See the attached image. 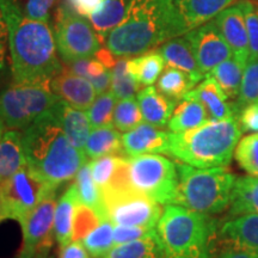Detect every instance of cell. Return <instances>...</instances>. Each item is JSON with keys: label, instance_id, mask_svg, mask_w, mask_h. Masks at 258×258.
<instances>
[{"label": "cell", "instance_id": "30", "mask_svg": "<svg viewBox=\"0 0 258 258\" xmlns=\"http://www.w3.org/2000/svg\"><path fill=\"white\" fill-rule=\"evenodd\" d=\"M74 184H76L77 191H78L79 202L95 209L103 219H108L102 190L99 189V186L96 184L95 179H93L91 167H90V160L86 161L77 172Z\"/></svg>", "mask_w": 258, "mask_h": 258}, {"label": "cell", "instance_id": "18", "mask_svg": "<svg viewBox=\"0 0 258 258\" xmlns=\"http://www.w3.org/2000/svg\"><path fill=\"white\" fill-rule=\"evenodd\" d=\"M182 30L186 32L214 19L237 0H173Z\"/></svg>", "mask_w": 258, "mask_h": 258}, {"label": "cell", "instance_id": "25", "mask_svg": "<svg viewBox=\"0 0 258 258\" xmlns=\"http://www.w3.org/2000/svg\"><path fill=\"white\" fill-rule=\"evenodd\" d=\"M208 120L211 118L202 103L188 92L182 101L177 103L167 128L172 133H180L199 127Z\"/></svg>", "mask_w": 258, "mask_h": 258}, {"label": "cell", "instance_id": "6", "mask_svg": "<svg viewBox=\"0 0 258 258\" xmlns=\"http://www.w3.org/2000/svg\"><path fill=\"white\" fill-rule=\"evenodd\" d=\"M178 185L171 205L206 215L221 213L231 202L235 177L225 166L200 169L177 164Z\"/></svg>", "mask_w": 258, "mask_h": 258}, {"label": "cell", "instance_id": "31", "mask_svg": "<svg viewBox=\"0 0 258 258\" xmlns=\"http://www.w3.org/2000/svg\"><path fill=\"white\" fill-rule=\"evenodd\" d=\"M246 63L232 56L219 63L208 76L217 80L220 88L230 99H238L243 82L244 70Z\"/></svg>", "mask_w": 258, "mask_h": 258}, {"label": "cell", "instance_id": "27", "mask_svg": "<svg viewBox=\"0 0 258 258\" xmlns=\"http://www.w3.org/2000/svg\"><path fill=\"white\" fill-rule=\"evenodd\" d=\"M84 152L89 159H96L104 156H121L123 154L121 132L117 131L114 125L92 128Z\"/></svg>", "mask_w": 258, "mask_h": 258}, {"label": "cell", "instance_id": "20", "mask_svg": "<svg viewBox=\"0 0 258 258\" xmlns=\"http://www.w3.org/2000/svg\"><path fill=\"white\" fill-rule=\"evenodd\" d=\"M221 240L258 254V214L250 213L225 222L219 230Z\"/></svg>", "mask_w": 258, "mask_h": 258}, {"label": "cell", "instance_id": "1", "mask_svg": "<svg viewBox=\"0 0 258 258\" xmlns=\"http://www.w3.org/2000/svg\"><path fill=\"white\" fill-rule=\"evenodd\" d=\"M8 24L14 83L46 84L63 70L49 22L30 19L16 0H0Z\"/></svg>", "mask_w": 258, "mask_h": 258}, {"label": "cell", "instance_id": "33", "mask_svg": "<svg viewBox=\"0 0 258 258\" xmlns=\"http://www.w3.org/2000/svg\"><path fill=\"white\" fill-rule=\"evenodd\" d=\"M196 83L183 71L166 66L159 79L157 80V89L166 97L178 103L188 92L195 88Z\"/></svg>", "mask_w": 258, "mask_h": 258}, {"label": "cell", "instance_id": "47", "mask_svg": "<svg viewBox=\"0 0 258 258\" xmlns=\"http://www.w3.org/2000/svg\"><path fill=\"white\" fill-rule=\"evenodd\" d=\"M104 0H66V5L82 17H89Z\"/></svg>", "mask_w": 258, "mask_h": 258}, {"label": "cell", "instance_id": "48", "mask_svg": "<svg viewBox=\"0 0 258 258\" xmlns=\"http://www.w3.org/2000/svg\"><path fill=\"white\" fill-rule=\"evenodd\" d=\"M221 249L214 258H258V254L235 246L227 241L221 240Z\"/></svg>", "mask_w": 258, "mask_h": 258}, {"label": "cell", "instance_id": "28", "mask_svg": "<svg viewBox=\"0 0 258 258\" xmlns=\"http://www.w3.org/2000/svg\"><path fill=\"white\" fill-rule=\"evenodd\" d=\"M230 217L258 214V177H240L235 179L231 195Z\"/></svg>", "mask_w": 258, "mask_h": 258}, {"label": "cell", "instance_id": "11", "mask_svg": "<svg viewBox=\"0 0 258 258\" xmlns=\"http://www.w3.org/2000/svg\"><path fill=\"white\" fill-rule=\"evenodd\" d=\"M103 200L108 219L116 226L156 228L164 211L160 203L135 190L103 194Z\"/></svg>", "mask_w": 258, "mask_h": 258}, {"label": "cell", "instance_id": "22", "mask_svg": "<svg viewBox=\"0 0 258 258\" xmlns=\"http://www.w3.org/2000/svg\"><path fill=\"white\" fill-rule=\"evenodd\" d=\"M137 101L144 121L158 128L166 127L177 105V102L163 95L153 85L140 90L137 95Z\"/></svg>", "mask_w": 258, "mask_h": 258}, {"label": "cell", "instance_id": "54", "mask_svg": "<svg viewBox=\"0 0 258 258\" xmlns=\"http://www.w3.org/2000/svg\"><path fill=\"white\" fill-rule=\"evenodd\" d=\"M0 222H2V202H0Z\"/></svg>", "mask_w": 258, "mask_h": 258}, {"label": "cell", "instance_id": "5", "mask_svg": "<svg viewBox=\"0 0 258 258\" xmlns=\"http://www.w3.org/2000/svg\"><path fill=\"white\" fill-rule=\"evenodd\" d=\"M156 230L164 258H211L219 238L211 215L177 205H166Z\"/></svg>", "mask_w": 258, "mask_h": 258}, {"label": "cell", "instance_id": "7", "mask_svg": "<svg viewBox=\"0 0 258 258\" xmlns=\"http://www.w3.org/2000/svg\"><path fill=\"white\" fill-rule=\"evenodd\" d=\"M60 99L50 85L14 83L0 93V118L6 129L23 131Z\"/></svg>", "mask_w": 258, "mask_h": 258}, {"label": "cell", "instance_id": "37", "mask_svg": "<svg viewBox=\"0 0 258 258\" xmlns=\"http://www.w3.org/2000/svg\"><path fill=\"white\" fill-rule=\"evenodd\" d=\"M141 122H144V117L135 97L118 99L114 110V127L121 133H125L137 127Z\"/></svg>", "mask_w": 258, "mask_h": 258}, {"label": "cell", "instance_id": "14", "mask_svg": "<svg viewBox=\"0 0 258 258\" xmlns=\"http://www.w3.org/2000/svg\"><path fill=\"white\" fill-rule=\"evenodd\" d=\"M169 146L170 133L145 121L122 135V148L127 158L151 153L169 154Z\"/></svg>", "mask_w": 258, "mask_h": 258}, {"label": "cell", "instance_id": "15", "mask_svg": "<svg viewBox=\"0 0 258 258\" xmlns=\"http://www.w3.org/2000/svg\"><path fill=\"white\" fill-rule=\"evenodd\" d=\"M214 22L233 51V56L246 63L250 57L249 36L245 23L244 9L240 2L225 9L214 18Z\"/></svg>", "mask_w": 258, "mask_h": 258}, {"label": "cell", "instance_id": "51", "mask_svg": "<svg viewBox=\"0 0 258 258\" xmlns=\"http://www.w3.org/2000/svg\"><path fill=\"white\" fill-rule=\"evenodd\" d=\"M92 83L93 88L96 89V91L98 95L104 93L106 91H110V85H111V74L110 70L106 71L104 74L97 77V78L90 80Z\"/></svg>", "mask_w": 258, "mask_h": 258}, {"label": "cell", "instance_id": "12", "mask_svg": "<svg viewBox=\"0 0 258 258\" xmlns=\"http://www.w3.org/2000/svg\"><path fill=\"white\" fill-rule=\"evenodd\" d=\"M57 186H50L37 206L21 224L23 249L36 253L50 249L54 238V214L56 208Z\"/></svg>", "mask_w": 258, "mask_h": 258}, {"label": "cell", "instance_id": "49", "mask_svg": "<svg viewBox=\"0 0 258 258\" xmlns=\"http://www.w3.org/2000/svg\"><path fill=\"white\" fill-rule=\"evenodd\" d=\"M90 253L79 240H72L70 244L60 247L59 258H90Z\"/></svg>", "mask_w": 258, "mask_h": 258}, {"label": "cell", "instance_id": "42", "mask_svg": "<svg viewBox=\"0 0 258 258\" xmlns=\"http://www.w3.org/2000/svg\"><path fill=\"white\" fill-rule=\"evenodd\" d=\"M243 5L247 36H249L250 56H258V4L252 0H239Z\"/></svg>", "mask_w": 258, "mask_h": 258}, {"label": "cell", "instance_id": "17", "mask_svg": "<svg viewBox=\"0 0 258 258\" xmlns=\"http://www.w3.org/2000/svg\"><path fill=\"white\" fill-rule=\"evenodd\" d=\"M189 93L202 103L211 120L221 121L238 117L240 110L237 102H228V97L224 90L220 88L217 80L208 74Z\"/></svg>", "mask_w": 258, "mask_h": 258}, {"label": "cell", "instance_id": "8", "mask_svg": "<svg viewBox=\"0 0 258 258\" xmlns=\"http://www.w3.org/2000/svg\"><path fill=\"white\" fill-rule=\"evenodd\" d=\"M129 182L135 191L160 205H171L178 185L177 164L157 153L128 158Z\"/></svg>", "mask_w": 258, "mask_h": 258}, {"label": "cell", "instance_id": "32", "mask_svg": "<svg viewBox=\"0 0 258 258\" xmlns=\"http://www.w3.org/2000/svg\"><path fill=\"white\" fill-rule=\"evenodd\" d=\"M103 258H164V252L156 232L141 239L115 245Z\"/></svg>", "mask_w": 258, "mask_h": 258}, {"label": "cell", "instance_id": "21", "mask_svg": "<svg viewBox=\"0 0 258 258\" xmlns=\"http://www.w3.org/2000/svg\"><path fill=\"white\" fill-rule=\"evenodd\" d=\"M157 50L161 54L166 66L188 73L196 84L205 78V74L200 70L198 61L194 55L191 46L184 35L165 41Z\"/></svg>", "mask_w": 258, "mask_h": 258}, {"label": "cell", "instance_id": "3", "mask_svg": "<svg viewBox=\"0 0 258 258\" xmlns=\"http://www.w3.org/2000/svg\"><path fill=\"white\" fill-rule=\"evenodd\" d=\"M27 166L47 184L59 186L74 178L88 157L71 144L53 108L22 131Z\"/></svg>", "mask_w": 258, "mask_h": 258}, {"label": "cell", "instance_id": "45", "mask_svg": "<svg viewBox=\"0 0 258 258\" xmlns=\"http://www.w3.org/2000/svg\"><path fill=\"white\" fill-rule=\"evenodd\" d=\"M55 0H28L25 5V16L30 19L49 22L50 10Z\"/></svg>", "mask_w": 258, "mask_h": 258}, {"label": "cell", "instance_id": "52", "mask_svg": "<svg viewBox=\"0 0 258 258\" xmlns=\"http://www.w3.org/2000/svg\"><path fill=\"white\" fill-rule=\"evenodd\" d=\"M49 250L50 249L41 250V251H37V252L35 253V252H31V251L22 249L18 258H48V256H49Z\"/></svg>", "mask_w": 258, "mask_h": 258}, {"label": "cell", "instance_id": "50", "mask_svg": "<svg viewBox=\"0 0 258 258\" xmlns=\"http://www.w3.org/2000/svg\"><path fill=\"white\" fill-rule=\"evenodd\" d=\"M9 49V31L8 24L3 15L2 9H0V73L5 69L6 56H8Z\"/></svg>", "mask_w": 258, "mask_h": 258}, {"label": "cell", "instance_id": "13", "mask_svg": "<svg viewBox=\"0 0 258 258\" xmlns=\"http://www.w3.org/2000/svg\"><path fill=\"white\" fill-rule=\"evenodd\" d=\"M189 41L194 55L205 77L219 63L233 56V51L222 36L214 19L184 35Z\"/></svg>", "mask_w": 258, "mask_h": 258}, {"label": "cell", "instance_id": "24", "mask_svg": "<svg viewBox=\"0 0 258 258\" xmlns=\"http://www.w3.org/2000/svg\"><path fill=\"white\" fill-rule=\"evenodd\" d=\"M25 165L22 131L5 129L0 138V183Z\"/></svg>", "mask_w": 258, "mask_h": 258}, {"label": "cell", "instance_id": "34", "mask_svg": "<svg viewBox=\"0 0 258 258\" xmlns=\"http://www.w3.org/2000/svg\"><path fill=\"white\" fill-rule=\"evenodd\" d=\"M115 225L110 219H104L96 228L90 232L82 243L93 258H103L115 246L114 243Z\"/></svg>", "mask_w": 258, "mask_h": 258}, {"label": "cell", "instance_id": "19", "mask_svg": "<svg viewBox=\"0 0 258 258\" xmlns=\"http://www.w3.org/2000/svg\"><path fill=\"white\" fill-rule=\"evenodd\" d=\"M53 111L56 115L57 120H59L61 127H62L64 134L67 135L71 144L80 152H84L90 132L92 129L88 112L74 108L62 99H60L53 106Z\"/></svg>", "mask_w": 258, "mask_h": 258}, {"label": "cell", "instance_id": "10", "mask_svg": "<svg viewBox=\"0 0 258 258\" xmlns=\"http://www.w3.org/2000/svg\"><path fill=\"white\" fill-rule=\"evenodd\" d=\"M50 186L53 185L38 178L27 165L3 180L0 183L2 221L16 220L21 225Z\"/></svg>", "mask_w": 258, "mask_h": 258}, {"label": "cell", "instance_id": "40", "mask_svg": "<svg viewBox=\"0 0 258 258\" xmlns=\"http://www.w3.org/2000/svg\"><path fill=\"white\" fill-rule=\"evenodd\" d=\"M122 159H123V156H104L96 158V159H90L92 177L102 191L110 185Z\"/></svg>", "mask_w": 258, "mask_h": 258}, {"label": "cell", "instance_id": "53", "mask_svg": "<svg viewBox=\"0 0 258 258\" xmlns=\"http://www.w3.org/2000/svg\"><path fill=\"white\" fill-rule=\"evenodd\" d=\"M4 131H5V124H4V122H3L2 118H0V138H2V135H3V133H4Z\"/></svg>", "mask_w": 258, "mask_h": 258}, {"label": "cell", "instance_id": "9", "mask_svg": "<svg viewBox=\"0 0 258 258\" xmlns=\"http://www.w3.org/2000/svg\"><path fill=\"white\" fill-rule=\"evenodd\" d=\"M54 37L57 53L66 63L95 56L101 49V41L90 22L66 4L60 5L56 11Z\"/></svg>", "mask_w": 258, "mask_h": 258}, {"label": "cell", "instance_id": "23", "mask_svg": "<svg viewBox=\"0 0 258 258\" xmlns=\"http://www.w3.org/2000/svg\"><path fill=\"white\" fill-rule=\"evenodd\" d=\"M79 203L78 191L74 183L57 200L54 214V237L60 247L73 240L74 219Z\"/></svg>", "mask_w": 258, "mask_h": 258}, {"label": "cell", "instance_id": "38", "mask_svg": "<svg viewBox=\"0 0 258 258\" xmlns=\"http://www.w3.org/2000/svg\"><path fill=\"white\" fill-rule=\"evenodd\" d=\"M234 158L245 172L258 177V132L240 139L235 147Z\"/></svg>", "mask_w": 258, "mask_h": 258}, {"label": "cell", "instance_id": "41", "mask_svg": "<svg viewBox=\"0 0 258 258\" xmlns=\"http://www.w3.org/2000/svg\"><path fill=\"white\" fill-rule=\"evenodd\" d=\"M102 220L104 219L95 209L79 203L78 208H77L76 219H74L73 240L82 241L93 228L101 224Z\"/></svg>", "mask_w": 258, "mask_h": 258}, {"label": "cell", "instance_id": "2", "mask_svg": "<svg viewBox=\"0 0 258 258\" xmlns=\"http://www.w3.org/2000/svg\"><path fill=\"white\" fill-rule=\"evenodd\" d=\"M183 35L173 0H131L123 21L106 37L105 48L117 57H135Z\"/></svg>", "mask_w": 258, "mask_h": 258}, {"label": "cell", "instance_id": "43", "mask_svg": "<svg viewBox=\"0 0 258 258\" xmlns=\"http://www.w3.org/2000/svg\"><path fill=\"white\" fill-rule=\"evenodd\" d=\"M67 69L71 72L78 74L84 78L92 80L97 78V77L104 74L106 71H109L106 67L103 64L101 61H98L93 57H88V59H80L72 61V62L67 63Z\"/></svg>", "mask_w": 258, "mask_h": 258}, {"label": "cell", "instance_id": "35", "mask_svg": "<svg viewBox=\"0 0 258 258\" xmlns=\"http://www.w3.org/2000/svg\"><path fill=\"white\" fill-rule=\"evenodd\" d=\"M110 90L117 99L133 98L140 91L141 86L128 70V57H118L110 70Z\"/></svg>", "mask_w": 258, "mask_h": 258}, {"label": "cell", "instance_id": "39", "mask_svg": "<svg viewBox=\"0 0 258 258\" xmlns=\"http://www.w3.org/2000/svg\"><path fill=\"white\" fill-rule=\"evenodd\" d=\"M237 104L239 110L247 104H258V56L247 60Z\"/></svg>", "mask_w": 258, "mask_h": 258}, {"label": "cell", "instance_id": "29", "mask_svg": "<svg viewBox=\"0 0 258 258\" xmlns=\"http://www.w3.org/2000/svg\"><path fill=\"white\" fill-rule=\"evenodd\" d=\"M165 69V61L158 50H151L143 55L128 57V70L140 86H151L159 79Z\"/></svg>", "mask_w": 258, "mask_h": 258}, {"label": "cell", "instance_id": "46", "mask_svg": "<svg viewBox=\"0 0 258 258\" xmlns=\"http://www.w3.org/2000/svg\"><path fill=\"white\" fill-rule=\"evenodd\" d=\"M238 122L243 133L258 132V104H247L240 109Z\"/></svg>", "mask_w": 258, "mask_h": 258}, {"label": "cell", "instance_id": "16", "mask_svg": "<svg viewBox=\"0 0 258 258\" xmlns=\"http://www.w3.org/2000/svg\"><path fill=\"white\" fill-rule=\"evenodd\" d=\"M51 91L61 99L80 110H88L96 97V89L89 79L63 69L50 82Z\"/></svg>", "mask_w": 258, "mask_h": 258}, {"label": "cell", "instance_id": "36", "mask_svg": "<svg viewBox=\"0 0 258 258\" xmlns=\"http://www.w3.org/2000/svg\"><path fill=\"white\" fill-rule=\"evenodd\" d=\"M117 101L118 99L116 98L111 90L96 97L95 102L88 109V116L90 123H91V128L114 125V110Z\"/></svg>", "mask_w": 258, "mask_h": 258}, {"label": "cell", "instance_id": "26", "mask_svg": "<svg viewBox=\"0 0 258 258\" xmlns=\"http://www.w3.org/2000/svg\"><path fill=\"white\" fill-rule=\"evenodd\" d=\"M131 0H104L101 6L89 16V22L101 42L123 21Z\"/></svg>", "mask_w": 258, "mask_h": 258}, {"label": "cell", "instance_id": "44", "mask_svg": "<svg viewBox=\"0 0 258 258\" xmlns=\"http://www.w3.org/2000/svg\"><path fill=\"white\" fill-rule=\"evenodd\" d=\"M156 228L150 227H137V226H116L114 228V243L115 245L128 243L148 237L156 233Z\"/></svg>", "mask_w": 258, "mask_h": 258}, {"label": "cell", "instance_id": "4", "mask_svg": "<svg viewBox=\"0 0 258 258\" xmlns=\"http://www.w3.org/2000/svg\"><path fill=\"white\" fill-rule=\"evenodd\" d=\"M241 134L238 117L208 120L189 131L171 132L169 154L200 169L226 166L231 163Z\"/></svg>", "mask_w": 258, "mask_h": 258}]
</instances>
